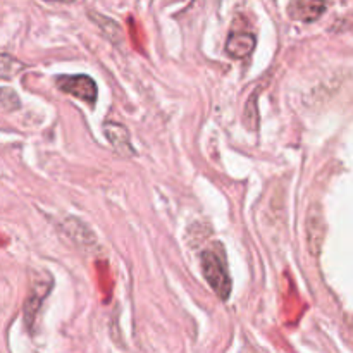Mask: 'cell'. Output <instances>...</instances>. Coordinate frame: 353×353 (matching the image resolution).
<instances>
[{
  "mask_svg": "<svg viewBox=\"0 0 353 353\" xmlns=\"http://www.w3.org/2000/svg\"><path fill=\"white\" fill-rule=\"evenodd\" d=\"M200 265H202L203 278L207 279L214 293L221 300L230 299L231 278L223 245L214 243L210 248H205L200 255Z\"/></svg>",
  "mask_w": 353,
  "mask_h": 353,
  "instance_id": "1",
  "label": "cell"
},
{
  "mask_svg": "<svg viewBox=\"0 0 353 353\" xmlns=\"http://www.w3.org/2000/svg\"><path fill=\"white\" fill-rule=\"evenodd\" d=\"M57 88L61 92L68 93V95L74 97V99L83 100L88 105H95L97 102V83L93 81L90 76L86 74H71V76H61L55 81Z\"/></svg>",
  "mask_w": 353,
  "mask_h": 353,
  "instance_id": "2",
  "label": "cell"
},
{
  "mask_svg": "<svg viewBox=\"0 0 353 353\" xmlns=\"http://www.w3.org/2000/svg\"><path fill=\"white\" fill-rule=\"evenodd\" d=\"M45 278H47V276L41 274L40 279L31 283L30 293H28L26 302H24V319H26L28 327L33 326V321L34 317H37L38 310H40L41 303H43V300L47 299V295L52 290V279L48 278L47 281H43Z\"/></svg>",
  "mask_w": 353,
  "mask_h": 353,
  "instance_id": "3",
  "label": "cell"
},
{
  "mask_svg": "<svg viewBox=\"0 0 353 353\" xmlns=\"http://www.w3.org/2000/svg\"><path fill=\"white\" fill-rule=\"evenodd\" d=\"M331 0H290V17L303 23H314L327 10Z\"/></svg>",
  "mask_w": 353,
  "mask_h": 353,
  "instance_id": "4",
  "label": "cell"
},
{
  "mask_svg": "<svg viewBox=\"0 0 353 353\" xmlns=\"http://www.w3.org/2000/svg\"><path fill=\"white\" fill-rule=\"evenodd\" d=\"M103 134H105L107 141L112 145L114 150L117 152L123 157H131L134 155V148L131 145L130 133H128L126 126L119 123H114V121H107L103 124Z\"/></svg>",
  "mask_w": 353,
  "mask_h": 353,
  "instance_id": "5",
  "label": "cell"
},
{
  "mask_svg": "<svg viewBox=\"0 0 353 353\" xmlns=\"http://www.w3.org/2000/svg\"><path fill=\"white\" fill-rule=\"evenodd\" d=\"M324 240V219L321 209L317 205H312L307 216V241H309V248L312 252L314 257H319L321 247H323Z\"/></svg>",
  "mask_w": 353,
  "mask_h": 353,
  "instance_id": "6",
  "label": "cell"
},
{
  "mask_svg": "<svg viewBox=\"0 0 353 353\" xmlns=\"http://www.w3.org/2000/svg\"><path fill=\"white\" fill-rule=\"evenodd\" d=\"M257 40L250 31L236 30L230 34L226 41V52L234 59H245L254 52Z\"/></svg>",
  "mask_w": 353,
  "mask_h": 353,
  "instance_id": "7",
  "label": "cell"
},
{
  "mask_svg": "<svg viewBox=\"0 0 353 353\" xmlns=\"http://www.w3.org/2000/svg\"><path fill=\"white\" fill-rule=\"evenodd\" d=\"M64 231L68 233L69 240L74 241L78 247L85 248V250L95 247V234H93L92 230H90L85 223H81V221L74 219V217H69L64 223Z\"/></svg>",
  "mask_w": 353,
  "mask_h": 353,
  "instance_id": "8",
  "label": "cell"
},
{
  "mask_svg": "<svg viewBox=\"0 0 353 353\" xmlns=\"http://www.w3.org/2000/svg\"><path fill=\"white\" fill-rule=\"evenodd\" d=\"M90 19L93 21V23L97 24V26L100 28V30H102V33L105 34V38L107 40H110L112 41V43H119L121 41V37H123V34H121V28H119V24L116 23V21L114 19H110V17H105V16H102V14H99V12H90Z\"/></svg>",
  "mask_w": 353,
  "mask_h": 353,
  "instance_id": "9",
  "label": "cell"
},
{
  "mask_svg": "<svg viewBox=\"0 0 353 353\" xmlns=\"http://www.w3.org/2000/svg\"><path fill=\"white\" fill-rule=\"evenodd\" d=\"M24 68H26V65H24L23 62H19L17 59L10 57L7 52H3L2 64H0V74H2V79H9L12 78V76L19 74Z\"/></svg>",
  "mask_w": 353,
  "mask_h": 353,
  "instance_id": "10",
  "label": "cell"
},
{
  "mask_svg": "<svg viewBox=\"0 0 353 353\" xmlns=\"http://www.w3.org/2000/svg\"><path fill=\"white\" fill-rule=\"evenodd\" d=\"M0 103H2V109L6 112H12V110L19 109L21 105L19 97L10 88H2V92H0Z\"/></svg>",
  "mask_w": 353,
  "mask_h": 353,
  "instance_id": "11",
  "label": "cell"
},
{
  "mask_svg": "<svg viewBox=\"0 0 353 353\" xmlns=\"http://www.w3.org/2000/svg\"><path fill=\"white\" fill-rule=\"evenodd\" d=\"M45 2H57V3H72L76 0H45Z\"/></svg>",
  "mask_w": 353,
  "mask_h": 353,
  "instance_id": "12",
  "label": "cell"
},
{
  "mask_svg": "<svg viewBox=\"0 0 353 353\" xmlns=\"http://www.w3.org/2000/svg\"><path fill=\"white\" fill-rule=\"evenodd\" d=\"M352 330H353V321H352Z\"/></svg>",
  "mask_w": 353,
  "mask_h": 353,
  "instance_id": "13",
  "label": "cell"
}]
</instances>
